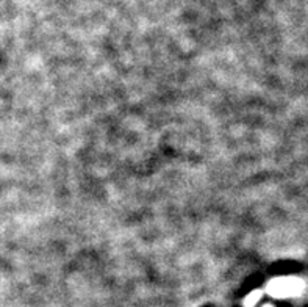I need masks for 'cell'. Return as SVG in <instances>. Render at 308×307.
Masks as SVG:
<instances>
[{
	"mask_svg": "<svg viewBox=\"0 0 308 307\" xmlns=\"http://www.w3.org/2000/svg\"><path fill=\"white\" fill-rule=\"evenodd\" d=\"M262 296H263V290H253L252 293H249L246 298H244V307H255L258 302H260V299H262Z\"/></svg>",
	"mask_w": 308,
	"mask_h": 307,
	"instance_id": "7a4b0ae2",
	"label": "cell"
},
{
	"mask_svg": "<svg viewBox=\"0 0 308 307\" xmlns=\"http://www.w3.org/2000/svg\"><path fill=\"white\" fill-rule=\"evenodd\" d=\"M305 282L300 278H275L266 284L265 292L272 298H291L303 293Z\"/></svg>",
	"mask_w": 308,
	"mask_h": 307,
	"instance_id": "6da1fadb",
	"label": "cell"
},
{
	"mask_svg": "<svg viewBox=\"0 0 308 307\" xmlns=\"http://www.w3.org/2000/svg\"><path fill=\"white\" fill-rule=\"evenodd\" d=\"M262 307H274V305H272V304H271V302H266V304H263V305H262Z\"/></svg>",
	"mask_w": 308,
	"mask_h": 307,
	"instance_id": "3957f363",
	"label": "cell"
}]
</instances>
